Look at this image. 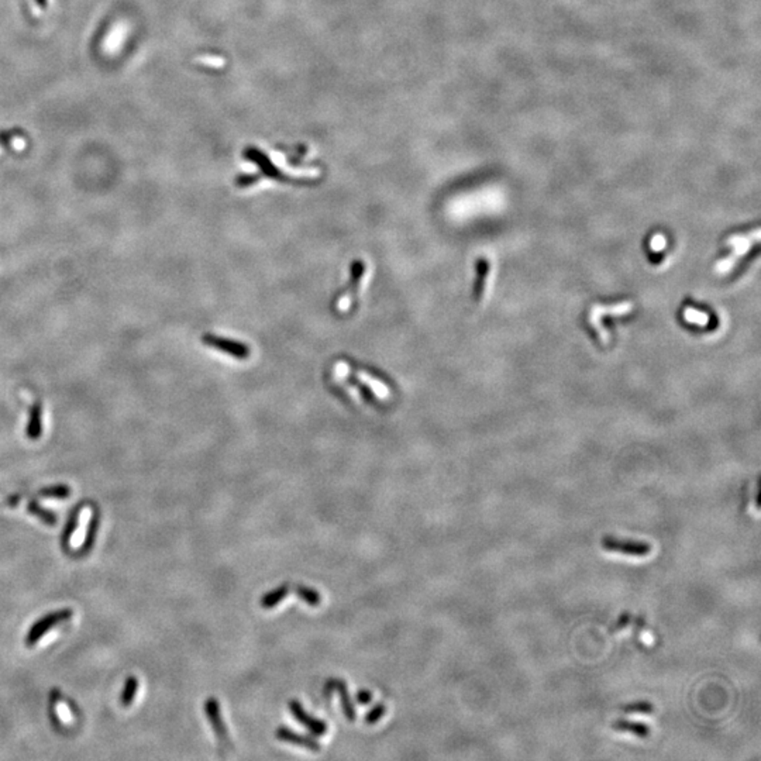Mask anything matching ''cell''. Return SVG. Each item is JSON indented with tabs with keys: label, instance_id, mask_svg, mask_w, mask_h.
<instances>
[{
	"label": "cell",
	"instance_id": "7c38bea8",
	"mask_svg": "<svg viewBox=\"0 0 761 761\" xmlns=\"http://www.w3.org/2000/svg\"><path fill=\"white\" fill-rule=\"evenodd\" d=\"M289 588H290V585L285 582V584L274 588L268 593H265L260 600L261 607L262 609H272V607L278 606L289 595Z\"/></svg>",
	"mask_w": 761,
	"mask_h": 761
},
{
	"label": "cell",
	"instance_id": "9a60e30c",
	"mask_svg": "<svg viewBox=\"0 0 761 761\" xmlns=\"http://www.w3.org/2000/svg\"><path fill=\"white\" fill-rule=\"evenodd\" d=\"M27 509L30 513H33L34 516H37L40 520H43L46 525L48 526H55L57 523V516L51 512V511H47L44 509L43 506H40L36 501H29L27 502Z\"/></svg>",
	"mask_w": 761,
	"mask_h": 761
},
{
	"label": "cell",
	"instance_id": "e0dca14e",
	"mask_svg": "<svg viewBox=\"0 0 761 761\" xmlns=\"http://www.w3.org/2000/svg\"><path fill=\"white\" fill-rule=\"evenodd\" d=\"M137 689H138V680L135 677H128L126 680V685H124V689H123V694H121V705L123 706H130L135 698V694H137Z\"/></svg>",
	"mask_w": 761,
	"mask_h": 761
},
{
	"label": "cell",
	"instance_id": "9c48e42d",
	"mask_svg": "<svg viewBox=\"0 0 761 761\" xmlns=\"http://www.w3.org/2000/svg\"><path fill=\"white\" fill-rule=\"evenodd\" d=\"M203 343L206 346H210V347L216 349V350L231 354V356H234L237 358H247L248 354H250V350L244 344H240V343H236V342H231V340H227V339L216 337V336H212V335H206L203 337Z\"/></svg>",
	"mask_w": 761,
	"mask_h": 761
},
{
	"label": "cell",
	"instance_id": "2e32d148",
	"mask_svg": "<svg viewBox=\"0 0 761 761\" xmlns=\"http://www.w3.org/2000/svg\"><path fill=\"white\" fill-rule=\"evenodd\" d=\"M97 529H99V515H93L90 523H89V527H88V532H86V536H85V540L79 548V553L83 554V553H88L92 547H93V543H95V539H96V534H97Z\"/></svg>",
	"mask_w": 761,
	"mask_h": 761
},
{
	"label": "cell",
	"instance_id": "4fadbf2b",
	"mask_svg": "<svg viewBox=\"0 0 761 761\" xmlns=\"http://www.w3.org/2000/svg\"><path fill=\"white\" fill-rule=\"evenodd\" d=\"M295 592H296V595H297L302 600L307 602L309 606L316 607V606H319L321 602H322V595L318 592V589H315V588H312V586L299 584V585L295 586Z\"/></svg>",
	"mask_w": 761,
	"mask_h": 761
},
{
	"label": "cell",
	"instance_id": "d6986e66",
	"mask_svg": "<svg viewBox=\"0 0 761 761\" xmlns=\"http://www.w3.org/2000/svg\"><path fill=\"white\" fill-rule=\"evenodd\" d=\"M71 495V488L68 485H54L50 488H44L40 491V497L43 498H55V499H65Z\"/></svg>",
	"mask_w": 761,
	"mask_h": 761
},
{
	"label": "cell",
	"instance_id": "8992f818",
	"mask_svg": "<svg viewBox=\"0 0 761 761\" xmlns=\"http://www.w3.org/2000/svg\"><path fill=\"white\" fill-rule=\"evenodd\" d=\"M289 711L292 713V716L295 718L296 722H299L302 726L307 727L315 737H322L328 733V723L322 719H318L315 718L314 715L308 713L307 711H304L303 705L296 701V699H292L289 702Z\"/></svg>",
	"mask_w": 761,
	"mask_h": 761
},
{
	"label": "cell",
	"instance_id": "30bf717a",
	"mask_svg": "<svg viewBox=\"0 0 761 761\" xmlns=\"http://www.w3.org/2000/svg\"><path fill=\"white\" fill-rule=\"evenodd\" d=\"M43 434V405L36 402L29 410V422L26 427V436L30 440H39Z\"/></svg>",
	"mask_w": 761,
	"mask_h": 761
},
{
	"label": "cell",
	"instance_id": "603a6c76",
	"mask_svg": "<svg viewBox=\"0 0 761 761\" xmlns=\"http://www.w3.org/2000/svg\"><path fill=\"white\" fill-rule=\"evenodd\" d=\"M356 701L361 705V706H365L368 705L371 701H372V692L368 691V689H360L356 695Z\"/></svg>",
	"mask_w": 761,
	"mask_h": 761
},
{
	"label": "cell",
	"instance_id": "52a82bcc",
	"mask_svg": "<svg viewBox=\"0 0 761 761\" xmlns=\"http://www.w3.org/2000/svg\"><path fill=\"white\" fill-rule=\"evenodd\" d=\"M336 691L340 696V703H342V709H343V713L346 716V719L349 722H354L357 719V711H356V706L353 705V701H351V696H350V692H349V687L346 684V681L340 680V678H332L326 682L325 685V692L329 695L330 692Z\"/></svg>",
	"mask_w": 761,
	"mask_h": 761
},
{
	"label": "cell",
	"instance_id": "277c9868",
	"mask_svg": "<svg viewBox=\"0 0 761 761\" xmlns=\"http://www.w3.org/2000/svg\"><path fill=\"white\" fill-rule=\"evenodd\" d=\"M205 713L208 716V720L210 722L212 725V729L216 734V739L219 741V746L224 750V751H233L234 750V744L231 741V737H230V733L227 730V726L224 723V719H223V715H222V708L217 702L216 698H209L206 699L205 702Z\"/></svg>",
	"mask_w": 761,
	"mask_h": 761
},
{
	"label": "cell",
	"instance_id": "ffe728a7",
	"mask_svg": "<svg viewBox=\"0 0 761 761\" xmlns=\"http://www.w3.org/2000/svg\"><path fill=\"white\" fill-rule=\"evenodd\" d=\"M622 712L625 713H643V715H650L654 712V706L652 702L649 701H639V702H633V703H629L626 706H622L621 708Z\"/></svg>",
	"mask_w": 761,
	"mask_h": 761
},
{
	"label": "cell",
	"instance_id": "7a4b0ae2",
	"mask_svg": "<svg viewBox=\"0 0 761 761\" xmlns=\"http://www.w3.org/2000/svg\"><path fill=\"white\" fill-rule=\"evenodd\" d=\"M632 311H633L632 302H621L617 304H593L588 312V325L591 326V329H593L599 342L603 346H606L609 343V333L603 326V321L607 316H611V318L626 316Z\"/></svg>",
	"mask_w": 761,
	"mask_h": 761
},
{
	"label": "cell",
	"instance_id": "ba28073f",
	"mask_svg": "<svg viewBox=\"0 0 761 761\" xmlns=\"http://www.w3.org/2000/svg\"><path fill=\"white\" fill-rule=\"evenodd\" d=\"M276 739L281 740V741H286V743H290L293 746H299V747H303L307 748L309 751H314V753H318L322 750V746L318 740H315V737L312 736H307V734H302V733H297V732H293L292 729L289 727H285V726H281L276 733H275Z\"/></svg>",
	"mask_w": 761,
	"mask_h": 761
},
{
	"label": "cell",
	"instance_id": "44dd1931",
	"mask_svg": "<svg viewBox=\"0 0 761 761\" xmlns=\"http://www.w3.org/2000/svg\"><path fill=\"white\" fill-rule=\"evenodd\" d=\"M385 712H386L385 705L379 702V703H377L372 709H370V711L365 713L364 720H365V723H368V725H375V723H378V722L384 718Z\"/></svg>",
	"mask_w": 761,
	"mask_h": 761
},
{
	"label": "cell",
	"instance_id": "6da1fadb",
	"mask_svg": "<svg viewBox=\"0 0 761 761\" xmlns=\"http://www.w3.org/2000/svg\"><path fill=\"white\" fill-rule=\"evenodd\" d=\"M760 241V229H754L748 233L743 234H732L726 238L725 245L730 248V254L720 258L718 262H715V272L718 275H727L730 274L737 264L751 251L754 245H757Z\"/></svg>",
	"mask_w": 761,
	"mask_h": 761
},
{
	"label": "cell",
	"instance_id": "5bb4252c",
	"mask_svg": "<svg viewBox=\"0 0 761 761\" xmlns=\"http://www.w3.org/2000/svg\"><path fill=\"white\" fill-rule=\"evenodd\" d=\"M82 509H83V506H78V508L72 512V515H71V518H69V520H68V525H67V527H65V530H64V533H62V546H64L65 548L69 547L71 540H72L75 532H76L78 527H79V520H81Z\"/></svg>",
	"mask_w": 761,
	"mask_h": 761
},
{
	"label": "cell",
	"instance_id": "ac0fdd59",
	"mask_svg": "<svg viewBox=\"0 0 761 761\" xmlns=\"http://www.w3.org/2000/svg\"><path fill=\"white\" fill-rule=\"evenodd\" d=\"M684 319L687 323L689 325H695V326H699V328H703L708 325L709 322V316L698 309H694V308H685L684 311Z\"/></svg>",
	"mask_w": 761,
	"mask_h": 761
},
{
	"label": "cell",
	"instance_id": "cb8c5ba5",
	"mask_svg": "<svg viewBox=\"0 0 761 761\" xmlns=\"http://www.w3.org/2000/svg\"><path fill=\"white\" fill-rule=\"evenodd\" d=\"M666 243H667V241H666V238H664L663 234H656V236H653V238H652V241H650V247H652L653 251H660V250H663V248L667 245Z\"/></svg>",
	"mask_w": 761,
	"mask_h": 761
},
{
	"label": "cell",
	"instance_id": "5b68a950",
	"mask_svg": "<svg viewBox=\"0 0 761 761\" xmlns=\"http://www.w3.org/2000/svg\"><path fill=\"white\" fill-rule=\"evenodd\" d=\"M74 615L72 609H61V611H57V612H53V614H48L47 617L41 618L40 621H37L33 628L29 631L27 636H26V645L27 646H34L37 642H40L43 639V636L50 632L53 628H55L57 625L71 619Z\"/></svg>",
	"mask_w": 761,
	"mask_h": 761
},
{
	"label": "cell",
	"instance_id": "8fae6325",
	"mask_svg": "<svg viewBox=\"0 0 761 761\" xmlns=\"http://www.w3.org/2000/svg\"><path fill=\"white\" fill-rule=\"evenodd\" d=\"M614 730L617 732H628V733H633L635 736L640 737V739H646L650 736V727L646 725V723H642V722H633V720H626V719H618L614 725H612Z\"/></svg>",
	"mask_w": 761,
	"mask_h": 761
},
{
	"label": "cell",
	"instance_id": "3957f363",
	"mask_svg": "<svg viewBox=\"0 0 761 761\" xmlns=\"http://www.w3.org/2000/svg\"><path fill=\"white\" fill-rule=\"evenodd\" d=\"M600 546L605 551L619 553L631 557H647L652 553V544L642 540L632 539H618L615 536H605L600 540Z\"/></svg>",
	"mask_w": 761,
	"mask_h": 761
},
{
	"label": "cell",
	"instance_id": "7402d4cb",
	"mask_svg": "<svg viewBox=\"0 0 761 761\" xmlns=\"http://www.w3.org/2000/svg\"><path fill=\"white\" fill-rule=\"evenodd\" d=\"M631 619H632L631 614H629V612H624V614L619 617V619L615 622L614 628L611 629V633H618V632H621L622 629H625V628L631 624Z\"/></svg>",
	"mask_w": 761,
	"mask_h": 761
}]
</instances>
